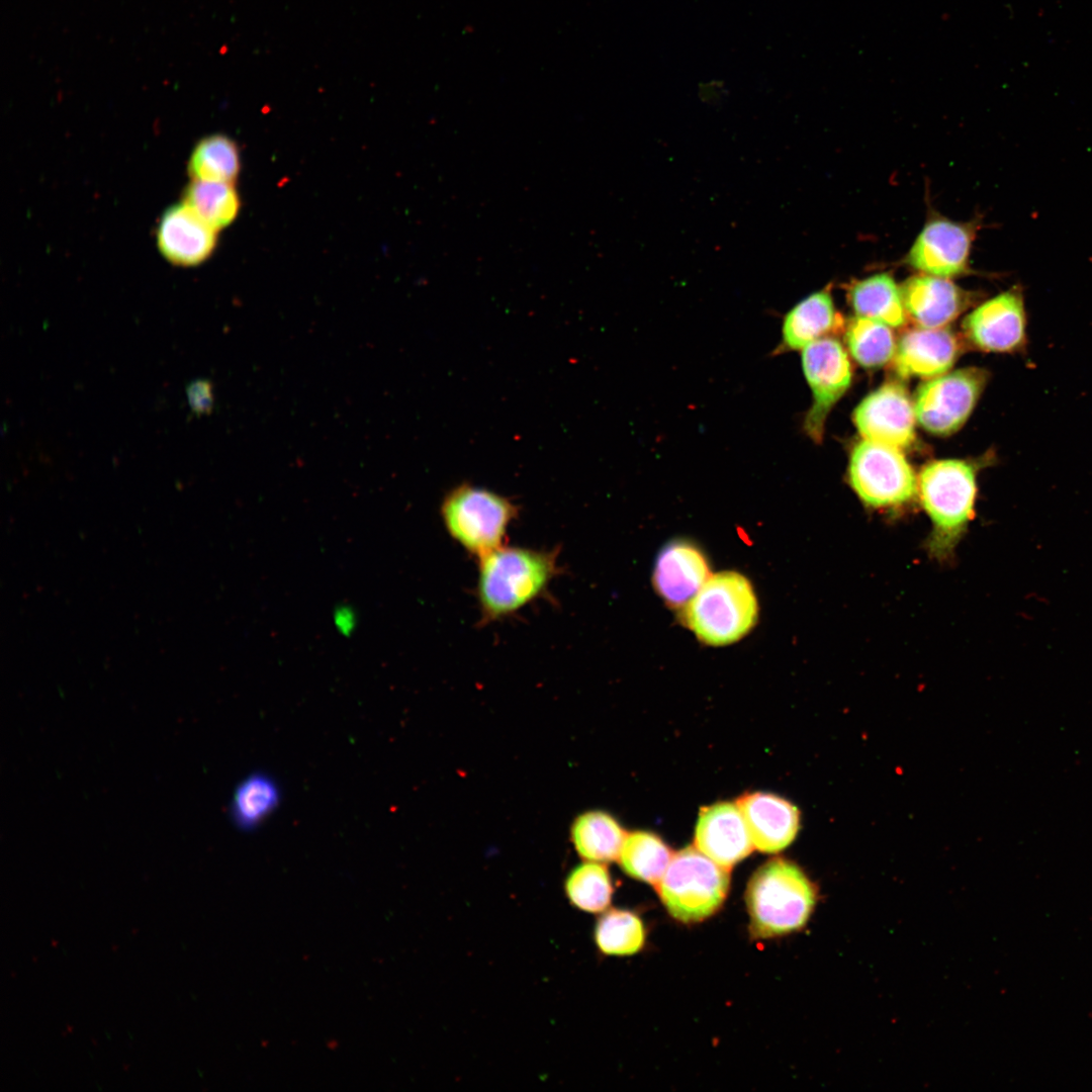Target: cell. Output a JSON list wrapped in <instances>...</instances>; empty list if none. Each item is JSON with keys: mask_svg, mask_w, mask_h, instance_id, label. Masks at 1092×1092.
<instances>
[{"mask_svg": "<svg viewBox=\"0 0 1092 1092\" xmlns=\"http://www.w3.org/2000/svg\"><path fill=\"white\" fill-rule=\"evenodd\" d=\"M189 404L196 415L209 414L213 407L212 384L208 380H196L187 386Z\"/></svg>", "mask_w": 1092, "mask_h": 1092, "instance_id": "29", "label": "cell"}, {"mask_svg": "<svg viewBox=\"0 0 1092 1092\" xmlns=\"http://www.w3.org/2000/svg\"><path fill=\"white\" fill-rule=\"evenodd\" d=\"M620 863L629 876L657 885L670 861L669 848L656 835L636 831L627 835L621 849Z\"/></svg>", "mask_w": 1092, "mask_h": 1092, "instance_id": "25", "label": "cell"}, {"mask_svg": "<svg viewBox=\"0 0 1092 1092\" xmlns=\"http://www.w3.org/2000/svg\"><path fill=\"white\" fill-rule=\"evenodd\" d=\"M914 404L906 389L888 382L870 393L853 412L863 440L905 449L915 440Z\"/></svg>", "mask_w": 1092, "mask_h": 1092, "instance_id": "12", "label": "cell"}, {"mask_svg": "<svg viewBox=\"0 0 1092 1092\" xmlns=\"http://www.w3.org/2000/svg\"><path fill=\"white\" fill-rule=\"evenodd\" d=\"M565 893L576 908L589 913L607 909L612 900L613 886L606 867L583 862L574 868L565 880Z\"/></svg>", "mask_w": 1092, "mask_h": 1092, "instance_id": "28", "label": "cell"}, {"mask_svg": "<svg viewBox=\"0 0 1092 1092\" xmlns=\"http://www.w3.org/2000/svg\"><path fill=\"white\" fill-rule=\"evenodd\" d=\"M900 289L906 314L923 328H943L973 300L948 278L927 274L908 278Z\"/></svg>", "mask_w": 1092, "mask_h": 1092, "instance_id": "15", "label": "cell"}, {"mask_svg": "<svg viewBox=\"0 0 1092 1092\" xmlns=\"http://www.w3.org/2000/svg\"><path fill=\"white\" fill-rule=\"evenodd\" d=\"M730 876L722 867L689 846L673 854L656 888L668 913L684 923L700 922L723 904Z\"/></svg>", "mask_w": 1092, "mask_h": 1092, "instance_id": "6", "label": "cell"}, {"mask_svg": "<svg viewBox=\"0 0 1092 1092\" xmlns=\"http://www.w3.org/2000/svg\"><path fill=\"white\" fill-rule=\"evenodd\" d=\"M840 323L829 290L814 292L788 310L782 322L781 338L772 356L803 350L824 338Z\"/></svg>", "mask_w": 1092, "mask_h": 1092, "instance_id": "19", "label": "cell"}, {"mask_svg": "<svg viewBox=\"0 0 1092 1092\" xmlns=\"http://www.w3.org/2000/svg\"><path fill=\"white\" fill-rule=\"evenodd\" d=\"M182 202L216 231L231 224L241 207L233 183L194 179L185 187Z\"/></svg>", "mask_w": 1092, "mask_h": 1092, "instance_id": "24", "label": "cell"}, {"mask_svg": "<svg viewBox=\"0 0 1092 1092\" xmlns=\"http://www.w3.org/2000/svg\"><path fill=\"white\" fill-rule=\"evenodd\" d=\"M477 560L475 595L481 625L513 616L543 598L561 573L558 548L506 544Z\"/></svg>", "mask_w": 1092, "mask_h": 1092, "instance_id": "1", "label": "cell"}, {"mask_svg": "<svg viewBox=\"0 0 1092 1092\" xmlns=\"http://www.w3.org/2000/svg\"><path fill=\"white\" fill-rule=\"evenodd\" d=\"M626 833L608 813L589 811L579 815L571 827L576 851L590 861H613L619 857Z\"/></svg>", "mask_w": 1092, "mask_h": 1092, "instance_id": "22", "label": "cell"}, {"mask_svg": "<svg viewBox=\"0 0 1092 1092\" xmlns=\"http://www.w3.org/2000/svg\"><path fill=\"white\" fill-rule=\"evenodd\" d=\"M641 919L627 910L612 909L604 913L595 927L599 949L609 956H630L638 952L645 942Z\"/></svg>", "mask_w": 1092, "mask_h": 1092, "instance_id": "27", "label": "cell"}, {"mask_svg": "<svg viewBox=\"0 0 1092 1092\" xmlns=\"http://www.w3.org/2000/svg\"><path fill=\"white\" fill-rule=\"evenodd\" d=\"M978 224L935 216L915 239L906 263L927 275L951 278L969 271L972 244Z\"/></svg>", "mask_w": 1092, "mask_h": 1092, "instance_id": "11", "label": "cell"}, {"mask_svg": "<svg viewBox=\"0 0 1092 1092\" xmlns=\"http://www.w3.org/2000/svg\"><path fill=\"white\" fill-rule=\"evenodd\" d=\"M845 340L853 359L867 368H878L888 363L893 359L897 347L891 327L858 315L849 322Z\"/></svg>", "mask_w": 1092, "mask_h": 1092, "instance_id": "26", "label": "cell"}, {"mask_svg": "<svg viewBox=\"0 0 1092 1092\" xmlns=\"http://www.w3.org/2000/svg\"><path fill=\"white\" fill-rule=\"evenodd\" d=\"M802 368L812 392V404L802 428L814 443L820 444L829 412L850 385L851 366L842 345L824 337L802 350Z\"/></svg>", "mask_w": 1092, "mask_h": 1092, "instance_id": "9", "label": "cell"}, {"mask_svg": "<svg viewBox=\"0 0 1092 1092\" xmlns=\"http://www.w3.org/2000/svg\"><path fill=\"white\" fill-rule=\"evenodd\" d=\"M849 485L867 509L897 513L917 495V476L900 449L863 440L851 452Z\"/></svg>", "mask_w": 1092, "mask_h": 1092, "instance_id": "7", "label": "cell"}, {"mask_svg": "<svg viewBox=\"0 0 1092 1092\" xmlns=\"http://www.w3.org/2000/svg\"><path fill=\"white\" fill-rule=\"evenodd\" d=\"M519 508L490 489L461 483L449 490L440 506L448 535L476 559L506 545Z\"/></svg>", "mask_w": 1092, "mask_h": 1092, "instance_id": "5", "label": "cell"}, {"mask_svg": "<svg viewBox=\"0 0 1092 1092\" xmlns=\"http://www.w3.org/2000/svg\"><path fill=\"white\" fill-rule=\"evenodd\" d=\"M917 495L931 525L925 550L940 562L952 558L975 515L976 467L957 459L932 461L917 476Z\"/></svg>", "mask_w": 1092, "mask_h": 1092, "instance_id": "2", "label": "cell"}, {"mask_svg": "<svg viewBox=\"0 0 1092 1092\" xmlns=\"http://www.w3.org/2000/svg\"><path fill=\"white\" fill-rule=\"evenodd\" d=\"M696 847L727 869L753 850V842L737 804L722 802L701 810L695 833Z\"/></svg>", "mask_w": 1092, "mask_h": 1092, "instance_id": "14", "label": "cell"}, {"mask_svg": "<svg viewBox=\"0 0 1092 1092\" xmlns=\"http://www.w3.org/2000/svg\"><path fill=\"white\" fill-rule=\"evenodd\" d=\"M758 605L749 580L735 571L710 576L687 604L685 621L702 642L722 646L754 626Z\"/></svg>", "mask_w": 1092, "mask_h": 1092, "instance_id": "4", "label": "cell"}, {"mask_svg": "<svg viewBox=\"0 0 1092 1092\" xmlns=\"http://www.w3.org/2000/svg\"><path fill=\"white\" fill-rule=\"evenodd\" d=\"M745 900L751 934L770 938L802 928L814 909L816 893L798 866L775 858L754 873Z\"/></svg>", "mask_w": 1092, "mask_h": 1092, "instance_id": "3", "label": "cell"}, {"mask_svg": "<svg viewBox=\"0 0 1092 1092\" xmlns=\"http://www.w3.org/2000/svg\"><path fill=\"white\" fill-rule=\"evenodd\" d=\"M241 168L237 144L222 134L201 139L188 159L191 179L234 183Z\"/></svg>", "mask_w": 1092, "mask_h": 1092, "instance_id": "23", "label": "cell"}, {"mask_svg": "<svg viewBox=\"0 0 1092 1092\" xmlns=\"http://www.w3.org/2000/svg\"><path fill=\"white\" fill-rule=\"evenodd\" d=\"M989 380L983 368L968 367L933 377L915 394L918 423L929 433L947 436L968 420Z\"/></svg>", "mask_w": 1092, "mask_h": 1092, "instance_id": "8", "label": "cell"}, {"mask_svg": "<svg viewBox=\"0 0 1092 1092\" xmlns=\"http://www.w3.org/2000/svg\"><path fill=\"white\" fill-rule=\"evenodd\" d=\"M1026 329L1024 296L1018 285L984 301L963 322L968 340L986 352H1025L1028 342Z\"/></svg>", "mask_w": 1092, "mask_h": 1092, "instance_id": "10", "label": "cell"}, {"mask_svg": "<svg viewBox=\"0 0 1092 1092\" xmlns=\"http://www.w3.org/2000/svg\"><path fill=\"white\" fill-rule=\"evenodd\" d=\"M280 801L281 790L276 780L267 772L254 771L237 784L229 815L237 828L251 831L278 808Z\"/></svg>", "mask_w": 1092, "mask_h": 1092, "instance_id": "20", "label": "cell"}, {"mask_svg": "<svg viewBox=\"0 0 1092 1092\" xmlns=\"http://www.w3.org/2000/svg\"><path fill=\"white\" fill-rule=\"evenodd\" d=\"M848 300L858 316L884 323L891 328L904 325L906 310L901 289L893 277L880 273L852 283Z\"/></svg>", "mask_w": 1092, "mask_h": 1092, "instance_id": "21", "label": "cell"}, {"mask_svg": "<svg viewBox=\"0 0 1092 1092\" xmlns=\"http://www.w3.org/2000/svg\"><path fill=\"white\" fill-rule=\"evenodd\" d=\"M958 353V341L949 330L919 327L900 338L893 364L902 378H933L952 367Z\"/></svg>", "mask_w": 1092, "mask_h": 1092, "instance_id": "17", "label": "cell"}, {"mask_svg": "<svg viewBox=\"0 0 1092 1092\" xmlns=\"http://www.w3.org/2000/svg\"><path fill=\"white\" fill-rule=\"evenodd\" d=\"M216 230L184 202L164 211L156 230L162 256L171 264L193 267L207 260L217 244Z\"/></svg>", "mask_w": 1092, "mask_h": 1092, "instance_id": "13", "label": "cell"}, {"mask_svg": "<svg viewBox=\"0 0 1092 1092\" xmlns=\"http://www.w3.org/2000/svg\"><path fill=\"white\" fill-rule=\"evenodd\" d=\"M736 804L756 849L778 852L795 839L800 815L787 800L771 794L753 793L741 796Z\"/></svg>", "mask_w": 1092, "mask_h": 1092, "instance_id": "18", "label": "cell"}, {"mask_svg": "<svg viewBox=\"0 0 1092 1092\" xmlns=\"http://www.w3.org/2000/svg\"><path fill=\"white\" fill-rule=\"evenodd\" d=\"M709 577L706 556L689 541L669 542L657 555L653 572L654 586L672 607L687 605Z\"/></svg>", "mask_w": 1092, "mask_h": 1092, "instance_id": "16", "label": "cell"}]
</instances>
